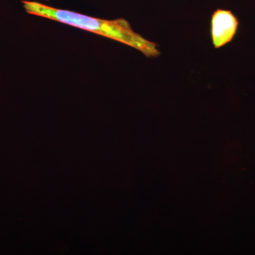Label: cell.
Returning a JSON list of instances; mask_svg holds the SVG:
<instances>
[{
  "mask_svg": "<svg viewBox=\"0 0 255 255\" xmlns=\"http://www.w3.org/2000/svg\"><path fill=\"white\" fill-rule=\"evenodd\" d=\"M22 3L28 14L54 20L121 42L139 50L148 58H157L160 55L157 44L135 33L124 18L101 19L69 10L55 9L36 1L23 0Z\"/></svg>",
  "mask_w": 255,
  "mask_h": 255,
  "instance_id": "1",
  "label": "cell"
},
{
  "mask_svg": "<svg viewBox=\"0 0 255 255\" xmlns=\"http://www.w3.org/2000/svg\"><path fill=\"white\" fill-rule=\"evenodd\" d=\"M239 27V20L231 10L218 9L213 13L211 34L215 48H222L234 39Z\"/></svg>",
  "mask_w": 255,
  "mask_h": 255,
  "instance_id": "2",
  "label": "cell"
},
{
  "mask_svg": "<svg viewBox=\"0 0 255 255\" xmlns=\"http://www.w3.org/2000/svg\"><path fill=\"white\" fill-rule=\"evenodd\" d=\"M43 1H49V0H43Z\"/></svg>",
  "mask_w": 255,
  "mask_h": 255,
  "instance_id": "3",
  "label": "cell"
}]
</instances>
